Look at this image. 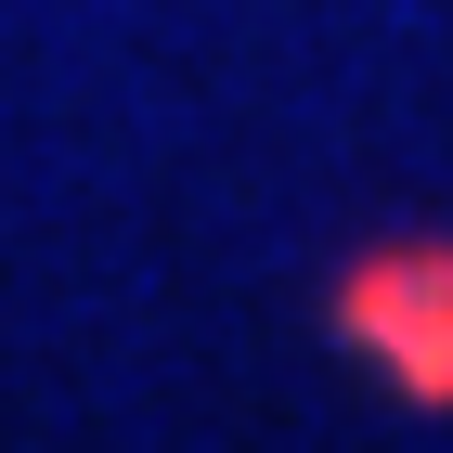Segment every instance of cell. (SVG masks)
<instances>
[{"label": "cell", "mask_w": 453, "mask_h": 453, "mask_svg": "<svg viewBox=\"0 0 453 453\" xmlns=\"http://www.w3.org/2000/svg\"><path fill=\"white\" fill-rule=\"evenodd\" d=\"M337 337L376 349L415 402H453V246H376L337 285Z\"/></svg>", "instance_id": "obj_1"}]
</instances>
